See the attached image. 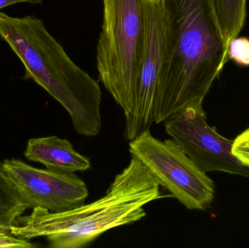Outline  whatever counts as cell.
<instances>
[{"mask_svg": "<svg viewBox=\"0 0 249 248\" xmlns=\"http://www.w3.org/2000/svg\"><path fill=\"white\" fill-rule=\"evenodd\" d=\"M164 32L154 102L155 123L189 105L203 103L225 64L213 0H160Z\"/></svg>", "mask_w": 249, "mask_h": 248, "instance_id": "1", "label": "cell"}, {"mask_svg": "<svg viewBox=\"0 0 249 248\" xmlns=\"http://www.w3.org/2000/svg\"><path fill=\"white\" fill-rule=\"evenodd\" d=\"M160 186L146 166L131 157L100 199L60 212L33 208L29 215L17 218L10 233L29 241L45 237L53 248L86 247L112 229L144 218V207L163 198Z\"/></svg>", "mask_w": 249, "mask_h": 248, "instance_id": "2", "label": "cell"}, {"mask_svg": "<svg viewBox=\"0 0 249 248\" xmlns=\"http://www.w3.org/2000/svg\"><path fill=\"white\" fill-rule=\"evenodd\" d=\"M0 37L24 66V78L35 81L62 105L77 132L87 137L100 132L99 83L71 59L42 20L0 13Z\"/></svg>", "mask_w": 249, "mask_h": 248, "instance_id": "3", "label": "cell"}, {"mask_svg": "<svg viewBox=\"0 0 249 248\" xmlns=\"http://www.w3.org/2000/svg\"><path fill=\"white\" fill-rule=\"evenodd\" d=\"M146 0H103L96 48L99 80L124 115L133 109L145 39Z\"/></svg>", "mask_w": 249, "mask_h": 248, "instance_id": "4", "label": "cell"}, {"mask_svg": "<svg viewBox=\"0 0 249 248\" xmlns=\"http://www.w3.org/2000/svg\"><path fill=\"white\" fill-rule=\"evenodd\" d=\"M129 151L185 208L204 211L214 199L213 181L174 139L160 141L146 131L130 141Z\"/></svg>", "mask_w": 249, "mask_h": 248, "instance_id": "5", "label": "cell"}, {"mask_svg": "<svg viewBox=\"0 0 249 248\" xmlns=\"http://www.w3.org/2000/svg\"><path fill=\"white\" fill-rule=\"evenodd\" d=\"M165 132L204 173L222 172L249 178V167L232 153L234 140L208 124L203 103L189 105L164 122Z\"/></svg>", "mask_w": 249, "mask_h": 248, "instance_id": "6", "label": "cell"}, {"mask_svg": "<svg viewBox=\"0 0 249 248\" xmlns=\"http://www.w3.org/2000/svg\"><path fill=\"white\" fill-rule=\"evenodd\" d=\"M3 164L28 209L67 211L84 204L89 196L86 183L74 173L36 168L14 158L4 160Z\"/></svg>", "mask_w": 249, "mask_h": 248, "instance_id": "7", "label": "cell"}, {"mask_svg": "<svg viewBox=\"0 0 249 248\" xmlns=\"http://www.w3.org/2000/svg\"><path fill=\"white\" fill-rule=\"evenodd\" d=\"M164 11L160 0H146L143 57L133 109L124 115V138L132 141L153 123L154 102L162 57Z\"/></svg>", "mask_w": 249, "mask_h": 248, "instance_id": "8", "label": "cell"}, {"mask_svg": "<svg viewBox=\"0 0 249 248\" xmlns=\"http://www.w3.org/2000/svg\"><path fill=\"white\" fill-rule=\"evenodd\" d=\"M24 156L47 169L62 173L86 171L91 166L90 160L77 152L68 140L54 135L29 139Z\"/></svg>", "mask_w": 249, "mask_h": 248, "instance_id": "9", "label": "cell"}, {"mask_svg": "<svg viewBox=\"0 0 249 248\" xmlns=\"http://www.w3.org/2000/svg\"><path fill=\"white\" fill-rule=\"evenodd\" d=\"M247 0H213L218 22L227 46L245 24Z\"/></svg>", "mask_w": 249, "mask_h": 248, "instance_id": "10", "label": "cell"}, {"mask_svg": "<svg viewBox=\"0 0 249 248\" xmlns=\"http://www.w3.org/2000/svg\"><path fill=\"white\" fill-rule=\"evenodd\" d=\"M27 209L0 161V231L10 232L13 223Z\"/></svg>", "mask_w": 249, "mask_h": 248, "instance_id": "11", "label": "cell"}, {"mask_svg": "<svg viewBox=\"0 0 249 248\" xmlns=\"http://www.w3.org/2000/svg\"><path fill=\"white\" fill-rule=\"evenodd\" d=\"M228 56L238 65L249 66V39L234 38L228 45Z\"/></svg>", "mask_w": 249, "mask_h": 248, "instance_id": "12", "label": "cell"}, {"mask_svg": "<svg viewBox=\"0 0 249 248\" xmlns=\"http://www.w3.org/2000/svg\"><path fill=\"white\" fill-rule=\"evenodd\" d=\"M232 153L243 164L249 167V128L234 140Z\"/></svg>", "mask_w": 249, "mask_h": 248, "instance_id": "13", "label": "cell"}, {"mask_svg": "<svg viewBox=\"0 0 249 248\" xmlns=\"http://www.w3.org/2000/svg\"><path fill=\"white\" fill-rule=\"evenodd\" d=\"M34 248L29 240H22L12 235L10 232L0 231V248Z\"/></svg>", "mask_w": 249, "mask_h": 248, "instance_id": "14", "label": "cell"}, {"mask_svg": "<svg viewBox=\"0 0 249 248\" xmlns=\"http://www.w3.org/2000/svg\"><path fill=\"white\" fill-rule=\"evenodd\" d=\"M43 0H0V10L12 4L20 2H28L31 4H41Z\"/></svg>", "mask_w": 249, "mask_h": 248, "instance_id": "15", "label": "cell"}]
</instances>
